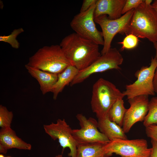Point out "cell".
Masks as SVG:
<instances>
[{"label": "cell", "instance_id": "obj_25", "mask_svg": "<svg viewBox=\"0 0 157 157\" xmlns=\"http://www.w3.org/2000/svg\"><path fill=\"white\" fill-rule=\"evenodd\" d=\"M145 131L147 136L157 142V124L146 127Z\"/></svg>", "mask_w": 157, "mask_h": 157}, {"label": "cell", "instance_id": "obj_16", "mask_svg": "<svg viewBox=\"0 0 157 157\" xmlns=\"http://www.w3.org/2000/svg\"><path fill=\"white\" fill-rule=\"evenodd\" d=\"M98 129L109 140L127 139L125 133L121 126L111 121L108 116L98 119Z\"/></svg>", "mask_w": 157, "mask_h": 157}, {"label": "cell", "instance_id": "obj_12", "mask_svg": "<svg viewBox=\"0 0 157 157\" xmlns=\"http://www.w3.org/2000/svg\"><path fill=\"white\" fill-rule=\"evenodd\" d=\"M148 96L142 95L128 99L130 106L127 109L122 126L125 133H128L135 123L143 121L148 111Z\"/></svg>", "mask_w": 157, "mask_h": 157}, {"label": "cell", "instance_id": "obj_8", "mask_svg": "<svg viewBox=\"0 0 157 157\" xmlns=\"http://www.w3.org/2000/svg\"><path fill=\"white\" fill-rule=\"evenodd\" d=\"M157 66V60L152 57L149 66H143L135 72L137 80L132 84L126 85L122 93L128 99L137 96L154 95L153 78Z\"/></svg>", "mask_w": 157, "mask_h": 157}, {"label": "cell", "instance_id": "obj_22", "mask_svg": "<svg viewBox=\"0 0 157 157\" xmlns=\"http://www.w3.org/2000/svg\"><path fill=\"white\" fill-rule=\"evenodd\" d=\"M13 117L12 111L8 110L6 106L0 105V126L1 128L11 127Z\"/></svg>", "mask_w": 157, "mask_h": 157}, {"label": "cell", "instance_id": "obj_2", "mask_svg": "<svg viewBox=\"0 0 157 157\" xmlns=\"http://www.w3.org/2000/svg\"><path fill=\"white\" fill-rule=\"evenodd\" d=\"M129 34L153 43L157 41V15L151 5H147L144 0L134 9L126 35Z\"/></svg>", "mask_w": 157, "mask_h": 157}, {"label": "cell", "instance_id": "obj_9", "mask_svg": "<svg viewBox=\"0 0 157 157\" xmlns=\"http://www.w3.org/2000/svg\"><path fill=\"white\" fill-rule=\"evenodd\" d=\"M96 3L88 10L80 12L73 17L70 26L75 33L96 44L103 45L104 40L102 32L97 28L94 20Z\"/></svg>", "mask_w": 157, "mask_h": 157}, {"label": "cell", "instance_id": "obj_27", "mask_svg": "<svg viewBox=\"0 0 157 157\" xmlns=\"http://www.w3.org/2000/svg\"><path fill=\"white\" fill-rule=\"evenodd\" d=\"M152 151L150 157H157V142L151 139Z\"/></svg>", "mask_w": 157, "mask_h": 157}, {"label": "cell", "instance_id": "obj_15", "mask_svg": "<svg viewBox=\"0 0 157 157\" xmlns=\"http://www.w3.org/2000/svg\"><path fill=\"white\" fill-rule=\"evenodd\" d=\"M0 144L8 150L12 148L30 150L31 145L18 137L11 127L1 128L0 130Z\"/></svg>", "mask_w": 157, "mask_h": 157}, {"label": "cell", "instance_id": "obj_14", "mask_svg": "<svg viewBox=\"0 0 157 157\" xmlns=\"http://www.w3.org/2000/svg\"><path fill=\"white\" fill-rule=\"evenodd\" d=\"M25 67L31 76L38 81L43 94L51 92L53 86L57 80L58 74L31 67L26 65Z\"/></svg>", "mask_w": 157, "mask_h": 157}, {"label": "cell", "instance_id": "obj_23", "mask_svg": "<svg viewBox=\"0 0 157 157\" xmlns=\"http://www.w3.org/2000/svg\"><path fill=\"white\" fill-rule=\"evenodd\" d=\"M138 38L133 34H129L124 38L122 41L118 43L122 44L121 49H130L136 47L138 44Z\"/></svg>", "mask_w": 157, "mask_h": 157}, {"label": "cell", "instance_id": "obj_24", "mask_svg": "<svg viewBox=\"0 0 157 157\" xmlns=\"http://www.w3.org/2000/svg\"><path fill=\"white\" fill-rule=\"evenodd\" d=\"M143 0H126L122 11V14H124L129 11L138 7L143 2Z\"/></svg>", "mask_w": 157, "mask_h": 157}, {"label": "cell", "instance_id": "obj_34", "mask_svg": "<svg viewBox=\"0 0 157 157\" xmlns=\"http://www.w3.org/2000/svg\"><path fill=\"white\" fill-rule=\"evenodd\" d=\"M0 157H4V156L2 154H0Z\"/></svg>", "mask_w": 157, "mask_h": 157}, {"label": "cell", "instance_id": "obj_6", "mask_svg": "<svg viewBox=\"0 0 157 157\" xmlns=\"http://www.w3.org/2000/svg\"><path fill=\"white\" fill-rule=\"evenodd\" d=\"M103 148L108 157L113 153L122 157H150L152 151L143 139H116L104 144Z\"/></svg>", "mask_w": 157, "mask_h": 157}, {"label": "cell", "instance_id": "obj_11", "mask_svg": "<svg viewBox=\"0 0 157 157\" xmlns=\"http://www.w3.org/2000/svg\"><path fill=\"white\" fill-rule=\"evenodd\" d=\"M43 128L45 132L53 140H58L63 150L66 148L69 149V156L75 157L77 144L73 135L72 129L65 119H59L55 123L44 125Z\"/></svg>", "mask_w": 157, "mask_h": 157}, {"label": "cell", "instance_id": "obj_28", "mask_svg": "<svg viewBox=\"0 0 157 157\" xmlns=\"http://www.w3.org/2000/svg\"><path fill=\"white\" fill-rule=\"evenodd\" d=\"M153 83L154 92L157 94V66L154 74Z\"/></svg>", "mask_w": 157, "mask_h": 157}, {"label": "cell", "instance_id": "obj_7", "mask_svg": "<svg viewBox=\"0 0 157 157\" xmlns=\"http://www.w3.org/2000/svg\"><path fill=\"white\" fill-rule=\"evenodd\" d=\"M123 58L115 48H111L85 69L78 71L70 84L71 86L83 82L92 74L112 69H120Z\"/></svg>", "mask_w": 157, "mask_h": 157}, {"label": "cell", "instance_id": "obj_33", "mask_svg": "<svg viewBox=\"0 0 157 157\" xmlns=\"http://www.w3.org/2000/svg\"><path fill=\"white\" fill-rule=\"evenodd\" d=\"M55 157H63V156L62 155L59 154L56 156Z\"/></svg>", "mask_w": 157, "mask_h": 157}, {"label": "cell", "instance_id": "obj_30", "mask_svg": "<svg viewBox=\"0 0 157 157\" xmlns=\"http://www.w3.org/2000/svg\"><path fill=\"white\" fill-rule=\"evenodd\" d=\"M151 5L157 15V0H154Z\"/></svg>", "mask_w": 157, "mask_h": 157}, {"label": "cell", "instance_id": "obj_3", "mask_svg": "<svg viewBox=\"0 0 157 157\" xmlns=\"http://www.w3.org/2000/svg\"><path fill=\"white\" fill-rule=\"evenodd\" d=\"M27 65L56 74L60 73L69 65L59 45L45 46L30 57Z\"/></svg>", "mask_w": 157, "mask_h": 157}, {"label": "cell", "instance_id": "obj_36", "mask_svg": "<svg viewBox=\"0 0 157 157\" xmlns=\"http://www.w3.org/2000/svg\"><path fill=\"white\" fill-rule=\"evenodd\" d=\"M104 157H106V156H104Z\"/></svg>", "mask_w": 157, "mask_h": 157}, {"label": "cell", "instance_id": "obj_4", "mask_svg": "<svg viewBox=\"0 0 157 157\" xmlns=\"http://www.w3.org/2000/svg\"><path fill=\"white\" fill-rule=\"evenodd\" d=\"M124 97L122 92L111 82L101 78L92 87V110L98 119L108 116L110 108L118 99Z\"/></svg>", "mask_w": 157, "mask_h": 157}, {"label": "cell", "instance_id": "obj_10", "mask_svg": "<svg viewBox=\"0 0 157 157\" xmlns=\"http://www.w3.org/2000/svg\"><path fill=\"white\" fill-rule=\"evenodd\" d=\"M80 129L72 130V134L77 144L88 143L105 144L110 141L108 138L99 130L98 121L90 117L87 118L82 114H77Z\"/></svg>", "mask_w": 157, "mask_h": 157}, {"label": "cell", "instance_id": "obj_17", "mask_svg": "<svg viewBox=\"0 0 157 157\" xmlns=\"http://www.w3.org/2000/svg\"><path fill=\"white\" fill-rule=\"evenodd\" d=\"M78 72L75 67L70 65L63 72L58 74L57 80L51 92L53 94L54 100L56 99L58 94L62 91L65 87L70 83Z\"/></svg>", "mask_w": 157, "mask_h": 157}, {"label": "cell", "instance_id": "obj_32", "mask_svg": "<svg viewBox=\"0 0 157 157\" xmlns=\"http://www.w3.org/2000/svg\"><path fill=\"white\" fill-rule=\"evenodd\" d=\"M145 3L148 5H151V3L152 2V0H144Z\"/></svg>", "mask_w": 157, "mask_h": 157}, {"label": "cell", "instance_id": "obj_5", "mask_svg": "<svg viewBox=\"0 0 157 157\" xmlns=\"http://www.w3.org/2000/svg\"><path fill=\"white\" fill-rule=\"evenodd\" d=\"M134 9L129 11L115 19H110L105 15L94 18L95 22L98 24L101 28L104 40L101 55L106 53L111 48L112 42L117 34L126 35Z\"/></svg>", "mask_w": 157, "mask_h": 157}, {"label": "cell", "instance_id": "obj_31", "mask_svg": "<svg viewBox=\"0 0 157 157\" xmlns=\"http://www.w3.org/2000/svg\"><path fill=\"white\" fill-rule=\"evenodd\" d=\"M153 45L156 51V54L155 58L157 60V41L153 43Z\"/></svg>", "mask_w": 157, "mask_h": 157}, {"label": "cell", "instance_id": "obj_20", "mask_svg": "<svg viewBox=\"0 0 157 157\" xmlns=\"http://www.w3.org/2000/svg\"><path fill=\"white\" fill-rule=\"evenodd\" d=\"M157 124V97L152 98L149 101L148 113L143 120L146 127Z\"/></svg>", "mask_w": 157, "mask_h": 157}, {"label": "cell", "instance_id": "obj_1", "mask_svg": "<svg viewBox=\"0 0 157 157\" xmlns=\"http://www.w3.org/2000/svg\"><path fill=\"white\" fill-rule=\"evenodd\" d=\"M59 45L70 65L78 71L88 67L101 55L99 45L75 33L65 36Z\"/></svg>", "mask_w": 157, "mask_h": 157}, {"label": "cell", "instance_id": "obj_19", "mask_svg": "<svg viewBox=\"0 0 157 157\" xmlns=\"http://www.w3.org/2000/svg\"><path fill=\"white\" fill-rule=\"evenodd\" d=\"M123 98L118 99L113 105L108 112L109 119L121 127L122 126L123 120L127 109L124 105Z\"/></svg>", "mask_w": 157, "mask_h": 157}, {"label": "cell", "instance_id": "obj_21", "mask_svg": "<svg viewBox=\"0 0 157 157\" xmlns=\"http://www.w3.org/2000/svg\"><path fill=\"white\" fill-rule=\"evenodd\" d=\"M24 31V30L22 28L14 29L8 35L0 36V41L7 43L12 48L17 49L20 46V44L17 38L20 34Z\"/></svg>", "mask_w": 157, "mask_h": 157}, {"label": "cell", "instance_id": "obj_35", "mask_svg": "<svg viewBox=\"0 0 157 157\" xmlns=\"http://www.w3.org/2000/svg\"><path fill=\"white\" fill-rule=\"evenodd\" d=\"M10 157V156H8V157Z\"/></svg>", "mask_w": 157, "mask_h": 157}, {"label": "cell", "instance_id": "obj_18", "mask_svg": "<svg viewBox=\"0 0 157 157\" xmlns=\"http://www.w3.org/2000/svg\"><path fill=\"white\" fill-rule=\"evenodd\" d=\"M104 144L97 143L78 144L75 157H108L104 149Z\"/></svg>", "mask_w": 157, "mask_h": 157}, {"label": "cell", "instance_id": "obj_29", "mask_svg": "<svg viewBox=\"0 0 157 157\" xmlns=\"http://www.w3.org/2000/svg\"><path fill=\"white\" fill-rule=\"evenodd\" d=\"M7 150L3 145L0 144V152L1 153L6 154L7 152Z\"/></svg>", "mask_w": 157, "mask_h": 157}, {"label": "cell", "instance_id": "obj_13", "mask_svg": "<svg viewBox=\"0 0 157 157\" xmlns=\"http://www.w3.org/2000/svg\"><path fill=\"white\" fill-rule=\"evenodd\" d=\"M126 0H97L94 17L105 15L109 19L113 20L122 16V11Z\"/></svg>", "mask_w": 157, "mask_h": 157}, {"label": "cell", "instance_id": "obj_26", "mask_svg": "<svg viewBox=\"0 0 157 157\" xmlns=\"http://www.w3.org/2000/svg\"><path fill=\"white\" fill-rule=\"evenodd\" d=\"M97 0H84L82 5L80 12L86 11L96 2Z\"/></svg>", "mask_w": 157, "mask_h": 157}]
</instances>
